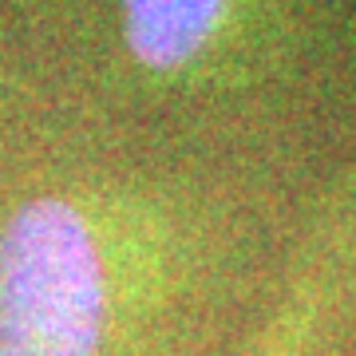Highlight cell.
Returning <instances> with one entry per match:
<instances>
[{"label":"cell","mask_w":356,"mask_h":356,"mask_svg":"<svg viewBox=\"0 0 356 356\" xmlns=\"http://www.w3.org/2000/svg\"><path fill=\"white\" fill-rule=\"evenodd\" d=\"M107 277L88 222L40 198L0 234V356H99Z\"/></svg>","instance_id":"cell-1"},{"label":"cell","mask_w":356,"mask_h":356,"mask_svg":"<svg viewBox=\"0 0 356 356\" xmlns=\"http://www.w3.org/2000/svg\"><path fill=\"white\" fill-rule=\"evenodd\" d=\"M229 0H123L127 48L151 72L194 64L218 36Z\"/></svg>","instance_id":"cell-2"}]
</instances>
